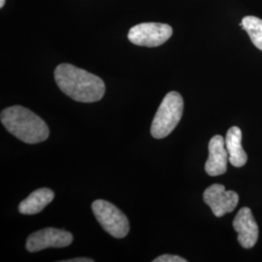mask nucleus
<instances>
[{"label": "nucleus", "instance_id": "1", "mask_svg": "<svg viewBox=\"0 0 262 262\" xmlns=\"http://www.w3.org/2000/svg\"><path fill=\"white\" fill-rule=\"evenodd\" d=\"M55 80L63 94L78 102L99 101L106 91L99 77L69 63H61L56 67Z\"/></svg>", "mask_w": 262, "mask_h": 262}, {"label": "nucleus", "instance_id": "2", "mask_svg": "<svg viewBox=\"0 0 262 262\" xmlns=\"http://www.w3.org/2000/svg\"><path fill=\"white\" fill-rule=\"evenodd\" d=\"M1 122L12 135L28 144L47 140L50 130L39 116L23 106H12L1 112Z\"/></svg>", "mask_w": 262, "mask_h": 262}, {"label": "nucleus", "instance_id": "3", "mask_svg": "<svg viewBox=\"0 0 262 262\" xmlns=\"http://www.w3.org/2000/svg\"><path fill=\"white\" fill-rule=\"evenodd\" d=\"M184 112V100L177 92L166 94L159 106L150 126L151 136L162 139L168 136L178 125Z\"/></svg>", "mask_w": 262, "mask_h": 262}, {"label": "nucleus", "instance_id": "4", "mask_svg": "<svg viewBox=\"0 0 262 262\" xmlns=\"http://www.w3.org/2000/svg\"><path fill=\"white\" fill-rule=\"evenodd\" d=\"M92 209L97 222L104 230L115 238H123L129 232V222L126 215L106 200H95Z\"/></svg>", "mask_w": 262, "mask_h": 262}, {"label": "nucleus", "instance_id": "5", "mask_svg": "<svg viewBox=\"0 0 262 262\" xmlns=\"http://www.w3.org/2000/svg\"><path fill=\"white\" fill-rule=\"evenodd\" d=\"M173 34V29L166 24L143 23L134 26L128 31L127 37L131 43L143 47H159L164 44Z\"/></svg>", "mask_w": 262, "mask_h": 262}, {"label": "nucleus", "instance_id": "6", "mask_svg": "<svg viewBox=\"0 0 262 262\" xmlns=\"http://www.w3.org/2000/svg\"><path fill=\"white\" fill-rule=\"evenodd\" d=\"M73 242V235L70 232L48 227L29 235L27 240V250L30 253L40 252L48 248H64Z\"/></svg>", "mask_w": 262, "mask_h": 262}, {"label": "nucleus", "instance_id": "7", "mask_svg": "<svg viewBox=\"0 0 262 262\" xmlns=\"http://www.w3.org/2000/svg\"><path fill=\"white\" fill-rule=\"evenodd\" d=\"M204 202L211 208L216 217L231 213L239 202V195L233 190H225V186L214 184L207 187L203 193Z\"/></svg>", "mask_w": 262, "mask_h": 262}, {"label": "nucleus", "instance_id": "8", "mask_svg": "<svg viewBox=\"0 0 262 262\" xmlns=\"http://www.w3.org/2000/svg\"><path fill=\"white\" fill-rule=\"evenodd\" d=\"M233 228L238 234V242L244 249H252L258 239V225L250 208L243 207L239 210L233 221Z\"/></svg>", "mask_w": 262, "mask_h": 262}, {"label": "nucleus", "instance_id": "9", "mask_svg": "<svg viewBox=\"0 0 262 262\" xmlns=\"http://www.w3.org/2000/svg\"><path fill=\"white\" fill-rule=\"evenodd\" d=\"M209 158L205 163V171L209 176L224 175L227 170L228 152L225 140L222 135H215L209 142Z\"/></svg>", "mask_w": 262, "mask_h": 262}, {"label": "nucleus", "instance_id": "10", "mask_svg": "<svg viewBox=\"0 0 262 262\" xmlns=\"http://www.w3.org/2000/svg\"><path fill=\"white\" fill-rule=\"evenodd\" d=\"M225 147L231 165L234 167H242L247 163L248 156L242 147V131L238 126H232L227 131Z\"/></svg>", "mask_w": 262, "mask_h": 262}, {"label": "nucleus", "instance_id": "11", "mask_svg": "<svg viewBox=\"0 0 262 262\" xmlns=\"http://www.w3.org/2000/svg\"><path fill=\"white\" fill-rule=\"evenodd\" d=\"M55 193L50 188H39L19 203V213L23 215L38 214L53 201Z\"/></svg>", "mask_w": 262, "mask_h": 262}, {"label": "nucleus", "instance_id": "12", "mask_svg": "<svg viewBox=\"0 0 262 262\" xmlns=\"http://www.w3.org/2000/svg\"><path fill=\"white\" fill-rule=\"evenodd\" d=\"M240 27L247 31L253 45L262 51V19L255 16H246Z\"/></svg>", "mask_w": 262, "mask_h": 262}, {"label": "nucleus", "instance_id": "13", "mask_svg": "<svg viewBox=\"0 0 262 262\" xmlns=\"http://www.w3.org/2000/svg\"><path fill=\"white\" fill-rule=\"evenodd\" d=\"M187 259L173 254H163L158 258L154 259V262H187Z\"/></svg>", "mask_w": 262, "mask_h": 262}, {"label": "nucleus", "instance_id": "14", "mask_svg": "<svg viewBox=\"0 0 262 262\" xmlns=\"http://www.w3.org/2000/svg\"><path fill=\"white\" fill-rule=\"evenodd\" d=\"M94 259L88 258V257H78V258H73V259H68V260H62V262H94Z\"/></svg>", "mask_w": 262, "mask_h": 262}, {"label": "nucleus", "instance_id": "15", "mask_svg": "<svg viewBox=\"0 0 262 262\" xmlns=\"http://www.w3.org/2000/svg\"><path fill=\"white\" fill-rule=\"evenodd\" d=\"M4 4H5V0H0V7L1 8L4 6Z\"/></svg>", "mask_w": 262, "mask_h": 262}]
</instances>
